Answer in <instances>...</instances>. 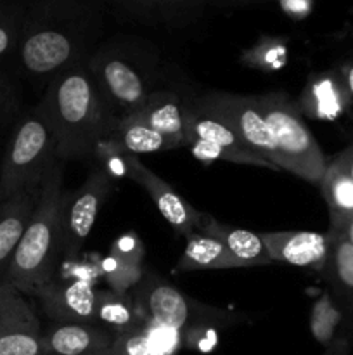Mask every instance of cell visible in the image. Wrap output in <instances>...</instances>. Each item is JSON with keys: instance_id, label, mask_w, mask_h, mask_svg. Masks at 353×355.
<instances>
[{"instance_id": "cell-1", "label": "cell", "mask_w": 353, "mask_h": 355, "mask_svg": "<svg viewBox=\"0 0 353 355\" xmlns=\"http://www.w3.org/2000/svg\"><path fill=\"white\" fill-rule=\"evenodd\" d=\"M106 0H28L16 58L28 78L48 83L85 62L104 40Z\"/></svg>"}, {"instance_id": "cell-2", "label": "cell", "mask_w": 353, "mask_h": 355, "mask_svg": "<svg viewBox=\"0 0 353 355\" xmlns=\"http://www.w3.org/2000/svg\"><path fill=\"white\" fill-rule=\"evenodd\" d=\"M38 107L55 137L59 162L96 156L114 121L85 62L48 80Z\"/></svg>"}, {"instance_id": "cell-3", "label": "cell", "mask_w": 353, "mask_h": 355, "mask_svg": "<svg viewBox=\"0 0 353 355\" xmlns=\"http://www.w3.org/2000/svg\"><path fill=\"white\" fill-rule=\"evenodd\" d=\"M85 66L114 118L137 113L163 75L161 52L152 42L134 35L104 38Z\"/></svg>"}, {"instance_id": "cell-4", "label": "cell", "mask_w": 353, "mask_h": 355, "mask_svg": "<svg viewBox=\"0 0 353 355\" xmlns=\"http://www.w3.org/2000/svg\"><path fill=\"white\" fill-rule=\"evenodd\" d=\"M64 194V168L59 162L42 182L33 214L2 279L19 293L33 297L54 277L62 257Z\"/></svg>"}, {"instance_id": "cell-5", "label": "cell", "mask_w": 353, "mask_h": 355, "mask_svg": "<svg viewBox=\"0 0 353 355\" xmlns=\"http://www.w3.org/2000/svg\"><path fill=\"white\" fill-rule=\"evenodd\" d=\"M55 163H59L55 137L37 104L19 118L7 142L0 162V203L16 194L40 189Z\"/></svg>"}, {"instance_id": "cell-6", "label": "cell", "mask_w": 353, "mask_h": 355, "mask_svg": "<svg viewBox=\"0 0 353 355\" xmlns=\"http://www.w3.org/2000/svg\"><path fill=\"white\" fill-rule=\"evenodd\" d=\"M256 101L280 153L282 170L310 184H320L327 159L300 110L284 92L256 94Z\"/></svg>"}, {"instance_id": "cell-7", "label": "cell", "mask_w": 353, "mask_h": 355, "mask_svg": "<svg viewBox=\"0 0 353 355\" xmlns=\"http://www.w3.org/2000/svg\"><path fill=\"white\" fill-rule=\"evenodd\" d=\"M134 290L135 311L145 324L158 326L183 338H190L197 329L232 321L230 314L185 297L179 288L152 270H145Z\"/></svg>"}, {"instance_id": "cell-8", "label": "cell", "mask_w": 353, "mask_h": 355, "mask_svg": "<svg viewBox=\"0 0 353 355\" xmlns=\"http://www.w3.org/2000/svg\"><path fill=\"white\" fill-rule=\"evenodd\" d=\"M192 106L227 125L258 156L282 170V158L273 135L260 111L256 96L230 92H206L190 101Z\"/></svg>"}, {"instance_id": "cell-9", "label": "cell", "mask_w": 353, "mask_h": 355, "mask_svg": "<svg viewBox=\"0 0 353 355\" xmlns=\"http://www.w3.org/2000/svg\"><path fill=\"white\" fill-rule=\"evenodd\" d=\"M114 189L109 170L97 166L75 191H66L62 208V257L75 262L85 246L100 208Z\"/></svg>"}, {"instance_id": "cell-10", "label": "cell", "mask_w": 353, "mask_h": 355, "mask_svg": "<svg viewBox=\"0 0 353 355\" xmlns=\"http://www.w3.org/2000/svg\"><path fill=\"white\" fill-rule=\"evenodd\" d=\"M185 130L187 146L194 156L203 162H228L237 165L260 166V168L275 170L272 163L253 153L234 130L221 123L217 118L203 113L192 106V103H185Z\"/></svg>"}, {"instance_id": "cell-11", "label": "cell", "mask_w": 353, "mask_h": 355, "mask_svg": "<svg viewBox=\"0 0 353 355\" xmlns=\"http://www.w3.org/2000/svg\"><path fill=\"white\" fill-rule=\"evenodd\" d=\"M120 158L127 177H130L135 184H138L149 194L159 214L180 236L189 238L190 234L197 232L201 211H197L192 205L187 203L168 182H165L161 177L156 175L151 168H147L137 156L125 155Z\"/></svg>"}, {"instance_id": "cell-12", "label": "cell", "mask_w": 353, "mask_h": 355, "mask_svg": "<svg viewBox=\"0 0 353 355\" xmlns=\"http://www.w3.org/2000/svg\"><path fill=\"white\" fill-rule=\"evenodd\" d=\"M96 290L90 281L69 277L55 279L38 288L33 297L47 319L55 324L66 322H96Z\"/></svg>"}, {"instance_id": "cell-13", "label": "cell", "mask_w": 353, "mask_h": 355, "mask_svg": "<svg viewBox=\"0 0 353 355\" xmlns=\"http://www.w3.org/2000/svg\"><path fill=\"white\" fill-rule=\"evenodd\" d=\"M270 260L289 263L296 267H308L324 270L329 255L327 232L314 231H277L260 232Z\"/></svg>"}, {"instance_id": "cell-14", "label": "cell", "mask_w": 353, "mask_h": 355, "mask_svg": "<svg viewBox=\"0 0 353 355\" xmlns=\"http://www.w3.org/2000/svg\"><path fill=\"white\" fill-rule=\"evenodd\" d=\"M42 340L45 355H109L114 333L97 322H51Z\"/></svg>"}, {"instance_id": "cell-15", "label": "cell", "mask_w": 353, "mask_h": 355, "mask_svg": "<svg viewBox=\"0 0 353 355\" xmlns=\"http://www.w3.org/2000/svg\"><path fill=\"white\" fill-rule=\"evenodd\" d=\"M145 248L137 232H125L111 245L109 253L99 262V274L107 290L127 295L142 281Z\"/></svg>"}, {"instance_id": "cell-16", "label": "cell", "mask_w": 353, "mask_h": 355, "mask_svg": "<svg viewBox=\"0 0 353 355\" xmlns=\"http://www.w3.org/2000/svg\"><path fill=\"white\" fill-rule=\"evenodd\" d=\"M210 0H106L120 14L158 26H185L204 12Z\"/></svg>"}, {"instance_id": "cell-17", "label": "cell", "mask_w": 353, "mask_h": 355, "mask_svg": "<svg viewBox=\"0 0 353 355\" xmlns=\"http://www.w3.org/2000/svg\"><path fill=\"white\" fill-rule=\"evenodd\" d=\"M132 116L165 135L175 148L187 146L185 103L175 90L159 87Z\"/></svg>"}, {"instance_id": "cell-18", "label": "cell", "mask_w": 353, "mask_h": 355, "mask_svg": "<svg viewBox=\"0 0 353 355\" xmlns=\"http://www.w3.org/2000/svg\"><path fill=\"white\" fill-rule=\"evenodd\" d=\"M176 149L172 141L156 132L149 125L142 123L135 116L114 118L113 127L106 141L100 144L97 155H144V153H159Z\"/></svg>"}, {"instance_id": "cell-19", "label": "cell", "mask_w": 353, "mask_h": 355, "mask_svg": "<svg viewBox=\"0 0 353 355\" xmlns=\"http://www.w3.org/2000/svg\"><path fill=\"white\" fill-rule=\"evenodd\" d=\"M197 232L210 236V238L221 243L235 259L244 263V267H258L272 263L258 232L230 227V225L221 224L217 218L211 217L210 214H203V211H201L199 222H197Z\"/></svg>"}, {"instance_id": "cell-20", "label": "cell", "mask_w": 353, "mask_h": 355, "mask_svg": "<svg viewBox=\"0 0 353 355\" xmlns=\"http://www.w3.org/2000/svg\"><path fill=\"white\" fill-rule=\"evenodd\" d=\"M38 191L16 194L0 203V281L6 276L10 259L30 222L37 205Z\"/></svg>"}, {"instance_id": "cell-21", "label": "cell", "mask_w": 353, "mask_h": 355, "mask_svg": "<svg viewBox=\"0 0 353 355\" xmlns=\"http://www.w3.org/2000/svg\"><path fill=\"white\" fill-rule=\"evenodd\" d=\"M244 267L221 243L201 232H194L185 238V250L176 262V269L182 272L190 270L239 269Z\"/></svg>"}, {"instance_id": "cell-22", "label": "cell", "mask_w": 353, "mask_h": 355, "mask_svg": "<svg viewBox=\"0 0 353 355\" xmlns=\"http://www.w3.org/2000/svg\"><path fill=\"white\" fill-rule=\"evenodd\" d=\"M329 255L324 272L341 304L353 309V245L336 229L327 231Z\"/></svg>"}, {"instance_id": "cell-23", "label": "cell", "mask_w": 353, "mask_h": 355, "mask_svg": "<svg viewBox=\"0 0 353 355\" xmlns=\"http://www.w3.org/2000/svg\"><path fill=\"white\" fill-rule=\"evenodd\" d=\"M96 322L114 335L142 322L135 311L130 293L120 295L111 290H96Z\"/></svg>"}, {"instance_id": "cell-24", "label": "cell", "mask_w": 353, "mask_h": 355, "mask_svg": "<svg viewBox=\"0 0 353 355\" xmlns=\"http://www.w3.org/2000/svg\"><path fill=\"white\" fill-rule=\"evenodd\" d=\"M318 186L329 207L331 220L353 217V180L343 170L327 162V168Z\"/></svg>"}, {"instance_id": "cell-25", "label": "cell", "mask_w": 353, "mask_h": 355, "mask_svg": "<svg viewBox=\"0 0 353 355\" xmlns=\"http://www.w3.org/2000/svg\"><path fill=\"white\" fill-rule=\"evenodd\" d=\"M109 355H173L170 347L144 321L114 335Z\"/></svg>"}, {"instance_id": "cell-26", "label": "cell", "mask_w": 353, "mask_h": 355, "mask_svg": "<svg viewBox=\"0 0 353 355\" xmlns=\"http://www.w3.org/2000/svg\"><path fill=\"white\" fill-rule=\"evenodd\" d=\"M343 321V311L334 300L331 291H322L317 300L314 302L310 311V331L311 336L322 347H329L334 338L338 326Z\"/></svg>"}, {"instance_id": "cell-27", "label": "cell", "mask_w": 353, "mask_h": 355, "mask_svg": "<svg viewBox=\"0 0 353 355\" xmlns=\"http://www.w3.org/2000/svg\"><path fill=\"white\" fill-rule=\"evenodd\" d=\"M26 6V0H0V62L16 55Z\"/></svg>"}, {"instance_id": "cell-28", "label": "cell", "mask_w": 353, "mask_h": 355, "mask_svg": "<svg viewBox=\"0 0 353 355\" xmlns=\"http://www.w3.org/2000/svg\"><path fill=\"white\" fill-rule=\"evenodd\" d=\"M0 355H45L40 324L0 329Z\"/></svg>"}, {"instance_id": "cell-29", "label": "cell", "mask_w": 353, "mask_h": 355, "mask_svg": "<svg viewBox=\"0 0 353 355\" xmlns=\"http://www.w3.org/2000/svg\"><path fill=\"white\" fill-rule=\"evenodd\" d=\"M21 324H40V321L24 295L0 281V329Z\"/></svg>"}, {"instance_id": "cell-30", "label": "cell", "mask_w": 353, "mask_h": 355, "mask_svg": "<svg viewBox=\"0 0 353 355\" xmlns=\"http://www.w3.org/2000/svg\"><path fill=\"white\" fill-rule=\"evenodd\" d=\"M331 163H334L339 170H343L353 180V146L339 153L334 159H331Z\"/></svg>"}, {"instance_id": "cell-31", "label": "cell", "mask_w": 353, "mask_h": 355, "mask_svg": "<svg viewBox=\"0 0 353 355\" xmlns=\"http://www.w3.org/2000/svg\"><path fill=\"white\" fill-rule=\"evenodd\" d=\"M350 338L346 335H338L334 342L329 347H325L322 355H350Z\"/></svg>"}, {"instance_id": "cell-32", "label": "cell", "mask_w": 353, "mask_h": 355, "mask_svg": "<svg viewBox=\"0 0 353 355\" xmlns=\"http://www.w3.org/2000/svg\"><path fill=\"white\" fill-rule=\"evenodd\" d=\"M12 85H10L9 78L3 73H0V113L9 107V104L12 103Z\"/></svg>"}, {"instance_id": "cell-33", "label": "cell", "mask_w": 353, "mask_h": 355, "mask_svg": "<svg viewBox=\"0 0 353 355\" xmlns=\"http://www.w3.org/2000/svg\"><path fill=\"white\" fill-rule=\"evenodd\" d=\"M331 227L336 229V231H339L341 234H345L346 239L353 245V217L331 220Z\"/></svg>"}, {"instance_id": "cell-34", "label": "cell", "mask_w": 353, "mask_h": 355, "mask_svg": "<svg viewBox=\"0 0 353 355\" xmlns=\"http://www.w3.org/2000/svg\"><path fill=\"white\" fill-rule=\"evenodd\" d=\"M341 73H343V80H345L346 89H348V92L352 94L353 97V62L352 64H346L345 68L341 69Z\"/></svg>"}]
</instances>
